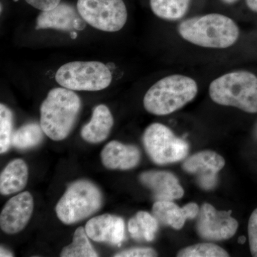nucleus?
Masks as SVG:
<instances>
[{
    "instance_id": "1",
    "label": "nucleus",
    "mask_w": 257,
    "mask_h": 257,
    "mask_svg": "<svg viewBox=\"0 0 257 257\" xmlns=\"http://www.w3.org/2000/svg\"><path fill=\"white\" fill-rule=\"evenodd\" d=\"M179 35L196 46L226 49L233 46L239 37V29L232 19L211 13L184 20L178 27Z\"/></svg>"
},
{
    "instance_id": "2",
    "label": "nucleus",
    "mask_w": 257,
    "mask_h": 257,
    "mask_svg": "<svg viewBox=\"0 0 257 257\" xmlns=\"http://www.w3.org/2000/svg\"><path fill=\"white\" fill-rule=\"evenodd\" d=\"M82 101L73 90L64 87L51 89L40 107V125L54 141L68 137L77 122Z\"/></svg>"
},
{
    "instance_id": "3",
    "label": "nucleus",
    "mask_w": 257,
    "mask_h": 257,
    "mask_svg": "<svg viewBox=\"0 0 257 257\" xmlns=\"http://www.w3.org/2000/svg\"><path fill=\"white\" fill-rule=\"evenodd\" d=\"M196 81L183 74H172L161 79L149 89L144 106L149 113L165 116L175 112L197 95Z\"/></svg>"
},
{
    "instance_id": "4",
    "label": "nucleus",
    "mask_w": 257,
    "mask_h": 257,
    "mask_svg": "<svg viewBox=\"0 0 257 257\" xmlns=\"http://www.w3.org/2000/svg\"><path fill=\"white\" fill-rule=\"evenodd\" d=\"M209 96L219 105L257 113V77L247 71H234L213 80Z\"/></svg>"
},
{
    "instance_id": "5",
    "label": "nucleus",
    "mask_w": 257,
    "mask_h": 257,
    "mask_svg": "<svg viewBox=\"0 0 257 257\" xmlns=\"http://www.w3.org/2000/svg\"><path fill=\"white\" fill-rule=\"evenodd\" d=\"M102 200V194L95 184L87 180L76 181L60 198L56 214L63 224H76L97 212Z\"/></svg>"
},
{
    "instance_id": "6",
    "label": "nucleus",
    "mask_w": 257,
    "mask_h": 257,
    "mask_svg": "<svg viewBox=\"0 0 257 257\" xmlns=\"http://www.w3.org/2000/svg\"><path fill=\"white\" fill-rule=\"evenodd\" d=\"M55 80L61 87L71 90L96 92L110 85L112 74L102 62H72L59 68Z\"/></svg>"
},
{
    "instance_id": "7",
    "label": "nucleus",
    "mask_w": 257,
    "mask_h": 257,
    "mask_svg": "<svg viewBox=\"0 0 257 257\" xmlns=\"http://www.w3.org/2000/svg\"><path fill=\"white\" fill-rule=\"evenodd\" d=\"M143 143L147 155L159 165L183 160L189 153L188 144L160 123L147 126L143 135Z\"/></svg>"
},
{
    "instance_id": "8",
    "label": "nucleus",
    "mask_w": 257,
    "mask_h": 257,
    "mask_svg": "<svg viewBox=\"0 0 257 257\" xmlns=\"http://www.w3.org/2000/svg\"><path fill=\"white\" fill-rule=\"evenodd\" d=\"M77 8L88 25L103 32L119 31L127 20L123 0H77Z\"/></svg>"
},
{
    "instance_id": "9",
    "label": "nucleus",
    "mask_w": 257,
    "mask_h": 257,
    "mask_svg": "<svg viewBox=\"0 0 257 257\" xmlns=\"http://www.w3.org/2000/svg\"><path fill=\"white\" fill-rule=\"evenodd\" d=\"M231 214V210L217 211L211 204L204 203L198 214V234L208 241H224L232 237L239 224Z\"/></svg>"
},
{
    "instance_id": "10",
    "label": "nucleus",
    "mask_w": 257,
    "mask_h": 257,
    "mask_svg": "<svg viewBox=\"0 0 257 257\" xmlns=\"http://www.w3.org/2000/svg\"><path fill=\"white\" fill-rule=\"evenodd\" d=\"M225 165V160L215 152L206 150L194 154L185 160L182 168L187 173L196 175L202 189L211 190L216 187L218 173Z\"/></svg>"
},
{
    "instance_id": "11",
    "label": "nucleus",
    "mask_w": 257,
    "mask_h": 257,
    "mask_svg": "<svg viewBox=\"0 0 257 257\" xmlns=\"http://www.w3.org/2000/svg\"><path fill=\"white\" fill-rule=\"evenodd\" d=\"M87 26L77 8L67 3H60L56 8L42 11L37 18L36 30L53 29L58 31H82Z\"/></svg>"
},
{
    "instance_id": "12",
    "label": "nucleus",
    "mask_w": 257,
    "mask_h": 257,
    "mask_svg": "<svg viewBox=\"0 0 257 257\" xmlns=\"http://www.w3.org/2000/svg\"><path fill=\"white\" fill-rule=\"evenodd\" d=\"M33 209V198L30 192L20 193L12 197L0 214L1 229L8 234L23 231L30 220Z\"/></svg>"
},
{
    "instance_id": "13",
    "label": "nucleus",
    "mask_w": 257,
    "mask_h": 257,
    "mask_svg": "<svg viewBox=\"0 0 257 257\" xmlns=\"http://www.w3.org/2000/svg\"><path fill=\"white\" fill-rule=\"evenodd\" d=\"M84 229L89 239L96 242L120 246L125 237L124 219L111 214H104L92 218L87 221Z\"/></svg>"
},
{
    "instance_id": "14",
    "label": "nucleus",
    "mask_w": 257,
    "mask_h": 257,
    "mask_svg": "<svg viewBox=\"0 0 257 257\" xmlns=\"http://www.w3.org/2000/svg\"><path fill=\"white\" fill-rule=\"evenodd\" d=\"M140 180L152 191L156 201H173L184 196V189L179 179L171 172L147 171L140 175Z\"/></svg>"
},
{
    "instance_id": "15",
    "label": "nucleus",
    "mask_w": 257,
    "mask_h": 257,
    "mask_svg": "<svg viewBox=\"0 0 257 257\" xmlns=\"http://www.w3.org/2000/svg\"><path fill=\"white\" fill-rule=\"evenodd\" d=\"M141 153L138 147L111 141L103 148L101 160L109 170H128L140 163Z\"/></svg>"
},
{
    "instance_id": "16",
    "label": "nucleus",
    "mask_w": 257,
    "mask_h": 257,
    "mask_svg": "<svg viewBox=\"0 0 257 257\" xmlns=\"http://www.w3.org/2000/svg\"><path fill=\"white\" fill-rule=\"evenodd\" d=\"M199 209V206L194 202L179 207L172 201H156L152 207V214L159 223L180 230L187 219H194L198 216Z\"/></svg>"
},
{
    "instance_id": "17",
    "label": "nucleus",
    "mask_w": 257,
    "mask_h": 257,
    "mask_svg": "<svg viewBox=\"0 0 257 257\" xmlns=\"http://www.w3.org/2000/svg\"><path fill=\"white\" fill-rule=\"evenodd\" d=\"M114 124L110 110L104 104H99L93 109L92 118L81 130V136L84 141L97 144L109 137Z\"/></svg>"
},
{
    "instance_id": "18",
    "label": "nucleus",
    "mask_w": 257,
    "mask_h": 257,
    "mask_svg": "<svg viewBox=\"0 0 257 257\" xmlns=\"http://www.w3.org/2000/svg\"><path fill=\"white\" fill-rule=\"evenodd\" d=\"M28 167L21 159L10 162L0 175V193L8 196L21 192L28 184Z\"/></svg>"
},
{
    "instance_id": "19",
    "label": "nucleus",
    "mask_w": 257,
    "mask_h": 257,
    "mask_svg": "<svg viewBox=\"0 0 257 257\" xmlns=\"http://www.w3.org/2000/svg\"><path fill=\"white\" fill-rule=\"evenodd\" d=\"M159 229V221L153 214L138 211L128 221V229L132 237L137 241H154Z\"/></svg>"
},
{
    "instance_id": "20",
    "label": "nucleus",
    "mask_w": 257,
    "mask_h": 257,
    "mask_svg": "<svg viewBox=\"0 0 257 257\" xmlns=\"http://www.w3.org/2000/svg\"><path fill=\"white\" fill-rule=\"evenodd\" d=\"M191 0H150V8L157 17L167 20H180L188 11Z\"/></svg>"
},
{
    "instance_id": "21",
    "label": "nucleus",
    "mask_w": 257,
    "mask_h": 257,
    "mask_svg": "<svg viewBox=\"0 0 257 257\" xmlns=\"http://www.w3.org/2000/svg\"><path fill=\"white\" fill-rule=\"evenodd\" d=\"M43 133L41 125L37 123L24 125L13 133L12 145L22 150L36 147L43 140Z\"/></svg>"
},
{
    "instance_id": "22",
    "label": "nucleus",
    "mask_w": 257,
    "mask_h": 257,
    "mask_svg": "<svg viewBox=\"0 0 257 257\" xmlns=\"http://www.w3.org/2000/svg\"><path fill=\"white\" fill-rule=\"evenodd\" d=\"M99 256L89 240L85 229L79 227L73 235L72 242L65 246L60 253L62 257H96Z\"/></svg>"
},
{
    "instance_id": "23",
    "label": "nucleus",
    "mask_w": 257,
    "mask_h": 257,
    "mask_svg": "<svg viewBox=\"0 0 257 257\" xmlns=\"http://www.w3.org/2000/svg\"><path fill=\"white\" fill-rule=\"evenodd\" d=\"M178 257H226L229 256L227 251L218 245L211 243H201L180 250Z\"/></svg>"
},
{
    "instance_id": "24",
    "label": "nucleus",
    "mask_w": 257,
    "mask_h": 257,
    "mask_svg": "<svg viewBox=\"0 0 257 257\" xmlns=\"http://www.w3.org/2000/svg\"><path fill=\"white\" fill-rule=\"evenodd\" d=\"M13 114L5 104H0V153L8 152L12 145Z\"/></svg>"
},
{
    "instance_id": "25",
    "label": "nucleus",
    "mask_w": 257,
    "mask_h": 257,
    "mask_svg": "<svg viewBox=\"0 0 257 257\" xmlns=\"http://www.w3.org/2000/svg\"><path fill=\"white\" fill-rule=\"evenodd\" d=\"M248 235L250 251L253 256L257 257V209L250 216L248 224Z\"/></svg>"
},
{
    "instance_id": "26",
    "label": "nucleus",
    "mask_w": 257,
    "mask_h": 257,
    "mask_svg": "<svg viewBox=\"0 0 257 257\" xmlns=\"http://www.w3.org/2000/svg\"><path fill=\"white\" fill-rule=\"evenodd\" d=\"M157 251L150 247L132 248L120 251L114 255L115 257H154L157 256Z\"/></svg>"
},
{
    "instance_id": "27",
    "label": "nucleus",
    "mask_w": 257,
    "mask_h": 257,
    "mask_svg": "<svg viewBox=\"0 0 257 257\" xmlns=\"http://www.w3.org/2000/svg\"><path fill=\"white\" fill-rule=\"evenodd\" d=\"M27 3L35 9L47 11L56 8L61 3V0H25Z\"/></svg>"
},
{
    "instance_id": "28",
    "label": "nucleus",
    "mask_w": 257,
    "mask_h": 257,
    "mask_svg": "<svg viewBox=\"0 0 257 257\" xmlns=\"http://www.w3.org/2000/svg\"><path fill=\"white\" fill-rule=\"evenodd\" d=\"M246 3L251 11L257 13V0H246Z\"/></svg>"
},
{
    "instance_id": "29",
    "label": "nucleus",
    "mask_w": 257,
    "mask_h": 257,
    "mask_svg": "<svg viewBox=\"0 0 257 257\" xmlns=\"http://www.w3.org/2000/svg\"><path fill=\"white\" fill-rule=\"evenodd\" d=\"M0 256H13V253L10 252L6 248L1 247V249H0Z\"/></svg>"
},
{
    "instance_id": "30",
    "label": "nucleus",
    "mask_w": 257,
    "mask_h": 257,
    "mask_svg": "<svg viewBox=\"0 0 257 257\" xmlns=\"http://www.w3.org/2000/svg\"><path fill=\"white\" fill-rule=\"evenodd\" d=\"M221 1L223 2L225 4L232 5L236 3V2L239 1V0H221Z\"/></svg>"
},
{
    "instance_id": "31",
    "label": "nucleus",
    "mask_w": 257,
    "mask_h": 257,
    "mask_svg": "<svg viewBox=\"0 0 257 257\" xmlns=\"http://www.w3.org/2000/svg\"><path fill=\"white\" fill-rule=\"evenodd\" d=\"M238 241H239L240 243H243L245 242V241H246V238H245L244 236H240Z\"/></svg>"
},
{
    "instance_id": "32",
    "label": "nucleus",
    "mask_w": 257,
    "mask_h": 257,
    "mask_svg": "<svg viewBox=\"0 0 257 257\" xmlns=\"http://www.w3.org/2000/svg\"><path fill=\"white\" fill-rule=\"evenodd\" d=\"M256 136H257V127H256Z\"/></svg>"
}]
</instances>
